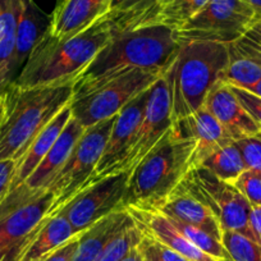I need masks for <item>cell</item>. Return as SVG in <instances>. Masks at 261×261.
<instances>
[{"label":"cell","mask_w":261,"mask_h":261,"mask_svg":"<svg viewBox=\"0 0 261 261\" xmlns=\"http://www.w3.org/2000/svg\"><path fill=\"white\" fill-rule=\"evenodd\" d=\"M179 186L214 214L223 232L232 230L255 241L248 223L252 205L234 185L196 167L188 170Z\"/></svg>","instance_id":"9c48e42d"},{"label":"cell","mask_w":261,"mask_h":261,"mask_svg":"<svg viewBox=\"0 0 261 261\" xmlns=\"http://www.w3.org/2000/svg\"><path fill=\"white\" fill-rule=\"evenodd\" d=\"M174 125L178 134L191 137L195 141L196 146L191 158L192 168L200 167L210 155L234 142L205 107L200 108L197 112L179 120Z\"/></svg>","instance_id":"9a60e30c"},{"label":"cell","mask_w":261,"mask_h":261,"mask_svg":"<svg viewBox=\"0 0 261 261\" xmlns=\"http://www.w3.org/2000/svg\"><path fill=\"white\" fill-rule=\"evenodd\" d=\"M174 127L167 80L163 76L151 86L144 117L137 128L130 149L120 173H130L137 164L159 144L160 140Z\"/></svg>","instance_id":"7c38bea8"},{"label":"cell","mask_w":261,"mask_h":261,"mask_svg":"<svg viewBox=\"0 0 261 261\" xmlns=\"http://www.w3.org/2000/svg\"><path fill=\"white\" fill-rule=\"evenodd\" d=\"M53 195L21 185L0 201V252L14 251L50 214Z\"/></svg>","instance_id":"30bf717a"},{"label":"cell","mask_w":261,"mask_h":261,"mask_svg":"<svg viewBox=\"0 0 261 261\" xmlns=\"http://www.w3.org/2000/svg\"><path fill=\"white\" fill-rule=\"evenodd\" d=\"M19 0H0V92L14 82L12 62L16 45Z\"/></svg>","instance_id":"d4e9b609"},{"label":"cell","mask_w":261,"mask_h":261,"mask_svg":"<svg viewBox=\"0 0 261 261\" xmlns=\"http://www.w3.org/2000/svg\"><path fill=\"white\" fill-rule=\"evenodd\" d=\"M261 16L246 0H209L177 31L180 45L188 42L232 44L252 29Z\"/></svg>","instance_id":"52a82bcc"},{"label":"cell","mask_w":261,"mask_h":261,"mask_svg":"<svg viewBox=\"0 0 261 261\" xmlns=\"http://www.w3.org/2000/svg\"><path fill=\"white\" fill-rule=\"evenodd\" d=\"M164 0H110L104 18L113 36L130 30L156 24Z\"/></svg>","instance_id":"603a6c76"},{"label":"cell","mask_w":261,"mask_h":261,"mask_svg":"<svg viewBox=\"0 0 261 261\" xmlns=\"http://www.w3.org/2000/svg\"><path fill=\"white\" fill-rule=\"evenodd\" d=\"M128 178L127 172L108 175L87 186L58 213L68 219L77 234H81L102 218L124 209Z\"/></svg>","instance_id":"8fae6325"},{"label":"cell","mask_w":261,"mask_h":261,"mask_svg":"<svg viewBox=\"0 0 261 261\" xmlns=\"http://www.w3.org/2000/svg\"><path fill=\"white\" fill-rule=\"evenodd\" d=\"M76 234L64 215H47L14 251L12 261H42Z\"/></svg>","instance_id":"e0dca14e"},{"label":"cell","mask_w":261,"mask_h":261,"mask_svg":"<svg viewBox=\"0 0 261 261\" xmlns=\"http://www.w3.org/2000/svg\"><path fill=\"white\" fill-rule=\"evenodd\" d=\"M248 91H250V92H252V94H255L256 96L261 97V80H260V81L257 82V84L255 85V86H252V87H251V89L248 90Z\"/></svg>","instance_id":"60d3db41"},{"label":"cell","mask_w":261,"mask_h":261,"mask_svg":"<svg viewBox=\"0 0 261 261\" xmlns=\"http://www.w3.org/2000/svg\"><path fill=\"white\" fill-rule=\"evenodd\" d=\"M248 223H250V229L255 238V242L261 246V206L252 205Z\"/></svg>","instance_id":"8d00e7d4"},{"label":"cell","mask_w":261,"mask_h":261,"mask_svg":"<svg viewBox=\"0 0 261 261\" xmlns=\"http://www.w3.org/2000/svg\"><path fill=\"white\" fill-rule=\"evenodd\" d=\"M85 129L86 128L72 115L71 120L67 123L55 144L53 145L49 152L45 155L41 163L37 165L34 173L24 180L23 185L27 186L30 190H46L51 180L55 178V175L59 173L63 165L65 164L73 147L76 146L77 141L84 135Z\"/></svg>","instance_id":"d6986e66"},{"label":"cell","mask_w":261,"mask_h":261,"mask_svg":"<svg viewBox=\"0 0 261 261\" xmlns=\"http://www.w3.org/2000/svg\"><path fill=\"white\" fill-rule=\"evenodd\" d=\"M251 205L261 206V174L246 169L233 183Z\"/></svg>","instance_id":"1f68e13d"},{"label":"cell","mask_w":261,"mask_h":261,"mask_svg":"<svg viewBox=\"0 0 261 261\" xmlns=\"http://www.w3.org/2000/svg\"><path fill=\"white\" fill-rule=\"evenodd\" d=\"M163 74L130 69L100 82L81 96L73 97L71 110L85 128L115 117L134 99L147 91Z\"/></svg>","instance_id":"8992f818"},{"label":"cell","mask_w":261,"mask_h":261,"mask_svg":"<svg viewBox=\"0 0 261 261\" xmlns=\"http://www.w3.org/2000/svg\"><path fill=\"white\" fill-rule=\"evenodd\" d=\"M137 246H139V245H137ZM137 246L134 248V250L130 251V252L128 253V255L125 256V257L123 258L122 261H144V258H142V256H141V253H140Z\"/></svg>","instance_id":"74e56055"},{"label":"cell","mask_w":261,"mask_h":261,"mask_svg":"<svg viewBox=\"0 0 261 261\" xmlns=\"http://www.w3.org/2000/svg\"><path fill=\"white\" fill-rule=\"evenodd\" d=\"M4 119L0 125V160H18L40 130L73 99V84L19 87L3 91Z\"/></svg>","instance_id":"3957f363"},{"label":"cell","mask_w":261,"mask_h":261,"mask_svg":"<svg viewBox=\"0 0 261 261\" xmlns=\"http://www.w3.org/2000/svg\"><path fill=\"white\" fill-rule=\"evenodd\" d=\"M180 46L177 31L164 24H151L114 35L74 80L73 97L81 96L100 82L130 69L164 76Z\"/></svg>","instance_id":"6da1fadb"},{"label":"cell","mask_w":261,"mask_h":261,"mask_svg":"<svg viewBox=\"0 0 261 261\" xmlns=\"http://www.w3.org/2000/svg\"><path fill=\"white\" fill-rule=\"evenodd\" d=\"M130 219L140 232L155 238L177 251L188 261H219L196 247L185 236L180 234L169 219L158 210H145L139 207H125Z\"/></svg>","instance_id":"2e32d148"},{"label":"cell","mask_w":261,"mask_h":261,"mask_svg":"<svg viewBox=\"0 0 261 261\" xmlns=\"http://www.w3.org/2000/svg\"><path fill=\"white\" fill-rule=\"evenodd\" d=\"M141 238L142 233L129 217L119 232L105 246L96 261H122L139 245Z\"/></svg>","instance_id":"f1b7e54d"},{"label":"cell","mask_w":261,"mask_h":261,"mask_svg":"<svg viewBox=\"0 0 261 261\" xmlns=\"http://www.w3.org/2000/svg\"><path fill=\"white\" fill-rule=\"evenodd\" d=\"M229 63L225 71L224 82L232 86L250 90L261 80V65L248 57L237 42L228 44Z\"/></svg>","instance_id":"484cf974"},{"label":"cell","mask_w":261,"mask_h":261,"mask_svg":"<svg viewBox=\"0 0 261 261\" xmlns=\"http://www.w3.org/2000/svg\"><path fill=\"white\" fill-rule=\"evenodd\" d=\"M109 4L110 0H60L47 31L58 39L74 36L104 16Z\"/></svg>","instance_id":"ac0fdd59"},{"label":"cell","mask_w":261,"mask_h":261,"mask_svg":"<svg viewBox=\"0 0 261 261\" xmlns=\"http://www.w3.org/2000/svg\"><path fill=\"white\" fill-rule=\"evenodd\" d=\"M49 24L50 18L37 7L35 0H19L16 45L12 62L14 81L18 76V71L21 72L23 68L35 45L49 29Z\"/></svg>","instance_id":"44dd1931"},{"label":"cell","mask_w":261,"mask_h":261,"mask_svg":"<svg viewBox=\"0 0 261 261\" xmlns=\"http://www.w3.org/2000/svg\"><path fill=\"white\" fill-rule=\"evenodd\" d=\"M222 243L233 261H261V246L241 233L224 230Z\"/></svg>","instance_id":"f546056e"},{"label":"cell","mask_w":261,"mask_h":261,"mask_svg":"<svg viewBox=\"0 0 261 261\" xmlns=\"http://www.w3.org/2000/svg\"><path fill=\"white\" fill-rule=\"evenodd\" d=\"M12 258H13V255H12V256H11V257H9V258H8V260H7V261H12Z\"/></svg>","instance_id":"7bdbcfd3"},{"label":"cell","mask_w":261,"mask_h":261,"mask_svg":"<svg viewBox=\"0 0 261 261\" xmlns=\"http://www.w3.org/2000/svg\"><path fill=\"white\" fill-rule=\"evenodd\" d=\"M144 261H145V260H144Z\"/></svg>","instance_id":"ee69618b"},{"label":"cell","mask_w":261,"mask_h":261,"mask_svg":"<svg viewBox=\"0 0 261 261\" xmlns=\"http://www.w3.org/2000/svg\"><path fill=\"white\" fill-rule=\"evenodd\" d=\"M128 218L127 210H118L82 232L72 261H96L105 246L119 232Z\"/></svg>","instance_id":"cb8c5ba5"},{"label":"cell","mask_w":261,"mask_h":261,"mask_svg":"<svg viewBox=\"0 0 261 261\" xmlns=\"http://www.w3.org/2000/svg\"><path fill=\"white\" fill-rule=\"evenodd\" d=\"M195 141L175 125L129 173L123 206L155 210L192 168Z\"/></svg>","instance_id":"5b68a950"},{"label":"cell","mask_w":261,"mask_h":261,"mask_svg":"<svg viewBox=\"0 0 261 261\" xmlns=\"http://www.w3.org/2000/svg\"><path fill=\"white\" fill-rule=\"evenodd\" d=\"M247 169L261 174V132L255 136L236 141Z\"/></svg>","instance_id":"d6a6232c"},{"label":"cell","mask_w":261,"mask_h":261,"mask_svg":"<svg viewBox=\"0 0 261 261\" xmlns=\"http://www.w3.org/2000/svg\"><path fill=\"white\" fill-rule=\"evenodd\" d=\"M155 210L175 222L193 225L222 241L223 230L212 212L178 186Z\"/></svg>","instance_id":"ffe728a7"},{"label":"cell","mask_w":261,"mask_h":261,"mask_svg":"<svg viewBox=\"0 0 261 261\" xmlns=\"http://www.w3.org/2000/svg\"><path fill=\"white\" fill-rule=\"evenodd\" d=\"M200 167L205 168L222 180L232 183V185L247 169L242 154L236 142H232L215 151L214 154L206 158Z\"/></svg>","instance_id":"4316f807"},{"label":"cell","mask_w":261,"mask_h":261,"mask_svg":"<svg viewBox=\"0 0 261 261\" xmlns=\"http://www.w3.org/2000/svg\"><path fill=\"white\" fill-rule=\"evenodd\" d=\"M229 63L228 44H183L164 74L174 124L204 107L213 87L224 81Z\"/></svg>","instance_id":"277c9868"},{"label":"cell","mask_w":261,"mask_h":261,"mask_svg":"<svg viewBox=\"0 0 261 261\" xmlns=\"http://www.w3.org/2000/svg\"><path fill=\"white\" fill-rule=\"evenodd\" d=\"M204 107L236 141L260 134L261 127L233 92L230 85L220 81L212 89Z\"/></svg>","instance_id":"5bb4252c"},{"label":"cell","mask_w":261,"mask_h":261,"mask_svg":"<svg viewBox=\"0 0 261 261\" xmlns=\"http://www.w3.org/2000/svg\"><path fill=\"white\" fill-rule=\"evenodd\" d=\"M16 251V250H14ZM14 251H2L0 252V261H7L12 255L14 253Z\"/></svg>","instance_id":"b9f144b4"},{"label":"cell","mask_w":261,"mask_h":261,"mask_svg":"<svg viewBox=\"0 0 261 261\" xmlns=\"http://www.w3.org/2000/svg\"><path fill=\"white\" fill-rule=\"evenodd\" d=\"M16 167L17 160H0V201L11 191L14 173H16Z\"/></svg>","instance_id":"e575fe53"},{"label":"cell","mask_w":261,"mask_h":261,"mask_svg":"<svg viewBox=\"0 0 261 261\" xmlns=\"http://www.w3.org/2000/svg\"><path fill=\"white\" fill-rule=\"evenodd\" d=\"M72 118V110L71 104L67 105L62 112L58 115H55L41 130H40L37 136L32 140L31 144L29 145L24 154L17 160L16 173H14L13 182H12L11 191L17 188L18 186L23 185L24 180L34 173L37 165L41 163L45 155L49 152L53 145L60 136L62 130L67 125V123L71 120Z\"/></svg>","instance_id":"7402d4cb"},{"label":"cell","mask_w":261,"mask_h":261,"mask_svg":"<svg viewBox=\"0 0 261 261\" xmlns=\"http://www.w3.org/2000/svg\"><path fill=\"white\" fill-rule=\"evenodd\" d=\"M115 117L101 120L85 129L65 164L46 188L53 195V206L49 215L59 212L74 196L90 186L95 168L109 139Z\"/></svg>","instance_id":"ba28073f"},{"label":"cell","mask_w":261,"mask_h":261,"mask_svg":"<svg viewBox=\"0 0 261 261\" xmlns=\"http://www.w3.org/2000/svg\"><path fill=\"white\" fill-rule=\"evenodd\" d=\"M137 248L145 261H188L169 246L149 236L142 234Z\"/></svg>","instance_id":"4dcf8cb0"},{"label":"cell","mask_w":261,"mask_h":261,"mask_svg":"<svg viewBox=\"0 0 261 261\" xmlns=\"http://www.w3.org/2000/svg\"><path fill=\"white\" fill-rule=\"evenodd\" d=\"M4 113H6V101H4V94L0 92V125L3 123Z\"/></svg>","instance_id":"f35d334b"},{"label":"cell","mask_w":261,"mask_h":261,"mask_svg":"<svg viewBox=\"0 0 261 261\" xmlns=\"http://www.w3.org/2000/svg\"><path fill=\"white\" fill-rule=\"evenodd\" d=\"M112 37V30L104 16L71 37L58 39L46 30L13 84L19 87L74 84L79 74Z\"/></svg>","instance_id":"7a4b0ae2"},{"label":"cell","mask_w":261,"mask_h":261,"mask_svg":"<svg viewBox=\"0 0 261 261\" xmlns=\"http://www.w3.org/2000/svg\"><path fill=\"white\" fill-rule=\"evenodd\" d=\"M209 0H164L158 16L156 24L178 30L199 13Z\"/></svg>","instance_id":"83f0119b"},{"label":"cell","mask_w":261,"mask_h":261,"mask_svg":"<svg viewBox=\"0 0 261 261\" xmlns=\"http://www.w3.org/2000/svg\"><path fill=\"white\" fill-rule=\"evenodd\" d=\"M80 237H81V234H76L74 237H72L71 240L67 241L59 248H57L54 252L50 253L42 261H72L74 252H76L77 246H79Z\"/></svg>","instance_id":"d590c367"},{"label":"cell","mask_w":261,"mask_h":261,"mask_svg":"<svg viewBox=\"0 0 261 261\" xmlns=\"http://www.w3.org/2000/svg\"><path fill=\"white\" fill-rule=\"evenodd\" d=\"M230 87H232L233 92L238 97V100L246 108V110L252 115L253 119L261 127V97L256 96L255 94L250 92L248 90L241 89V87L237 86H232V85H230Z\"/></svg>","instance_id":"836d02e7"},{"label":"cell","mask_w":261,"mask_h":261,"mask_svg":"<svg viewBox=\"0 0 261 261\" xmlns=\"http://www.w3.org/2000/svg\"><path fill=\"white\" fill-rule=\"evenodd\" d=\"M246 2L261 16V0H246Z\"/></svg>","instance_id":"ab89813d"},{"label":"cell","mask_w":261,"mask_h":261,"mask_svg":"<svg viewBox=\"0 0 261 261\" xmlns=\"http://www.w3.org/2000/svg\"><path fill=\"white\" fill-rule=\"evenodd\" d=\"M150 89L132 100L127 107L123 108L120 113L117 114L114 124L110 130L109 139L105 145L101 158L95 168L90 185L108 177V175L120 173L132 141L136 136L140 122L144 117Z\"/></svg>","instance_id":"4fadbf2b"}]
</instances>
